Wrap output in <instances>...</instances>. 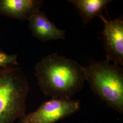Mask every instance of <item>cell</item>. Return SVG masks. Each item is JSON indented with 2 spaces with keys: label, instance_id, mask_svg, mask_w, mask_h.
<instances>
[{
  "label": "cell",
  "instance_id": "obj_1",
  "mask_svg": "<svg viewBox=\"0 0 123 123\" xmlns=\"http://www.w3.org/2000/svg\"><path fill=\"white\" fill-rule=\"evenodd\" d=\"M35 75L42 91L51 98H71L86 81L85 67L56 53L44 57L36 65Z\"/></svg>",
  "mask_w": 123,
  "mask_h": 123
},
{
  "label": "cell",
  "instance_id": "obj_2",
  "mask_svg": "<svg viewBox=\"0 0 123 123\" xmlns=\"http://www.w3.org/2000/svg\"><path fill=\"white\" fill-rule=\"evenodd\" d=\"M29 84L18 66L0 68V123H14L26 114Z\"/></svg>",
  "mask_w": 123,
  "mask_h": 123
},
{
  "label": "cell",
  "instance_id": "obj_3",
  "mask_svg": "<svg viewBox=\"0 0 123 123\" xmlns=\"http://www.w3.org/2000/svg\"><path fill=\"white\" fill-rule=\"evenodd\" d=\"M85 79L91 90L110 108L123 113V69L107 60L85 67Z\"/></svg>",
  "mask_w": 123,
  "mask_h": 123
},
{
  "label": "cell",
  "instance_id": "obj_4",
  "mask_svg": "<svg viewBox=\"0 0 123 123\" xmlns=\"http://www.w3.org/2000/svg\"><path fill=\"white\" fill-rule=\"evenodd\" d=\"M80 107L79 100L52 98L36 110L23 115L18 119V123H56L78 112Z\"/></svg>",
  "mask_w": 123,
  "mask_h": 123
},
{
  "label": "cell",
  "instance_id": "obj_5",
  "mask_svg": "<svg viewBox=\"0 0 123 123\" xmlns=\"http://www.w3.org/2000/svg\"><path fill=\"white\" fill-rule=\"evenodd\" d=\"M104 23L102 36L106 60L114 64L123 65V21L120 19L107 20L100 18Z\"/></svg>",
  "mask_w": 123,
  "mask_h": 123
},
{
  "label": "cell",
  "instance_id": "obj_6",
  "mask_svg": "<svg viewBox=\"0 0 123 123\" xmlns=\"http://www.w3.org/2000/svg\"><path fill=\"white\" fill-rule=\"evenodd\" d=\"M28 21L32 36L41 41L63 39L65 37L66 31L56 26L41 10L34 13Z\"/></svg>",
  "mask_w": 123,
  "mask_h": 123
},
{
  "label": "cell",
  "instance_id": "obj_7",
  "mask_svg": "<svg viewBox=\"0 0 123 123\" xmlns=\"http://www.w3.org/2000/svg\"><path fill=\"white\" fill-rule=\"evenodd\" d=\"M43 4L42 0H0V14L6 17L26 21Z\"/></svg>",
  "mask_w": 123,
  "mask_h": 123
},
{
  "label": "cell",
  "instance_id": "obj_8",
  "mask_svg": "<svg viewBox=\"0 0 123 123\" xmlns=\"http://www.w3.org/2000/svg\"><path fill=\"white\" fill-rule=\"evenodd\" d=\"M69 2L79 10L84 23L90 21L95 17L101 18L102 12L110 0H69Z\"/></svg>",
  "mask_w": 123,
  "mask_h": 123
},
{
  "label": "cell",
  "instance_id": "obj_9",
  "mask_svg": "<svg viewBox=\"0 0 123 123\" xmlns=\"http://www.w3.org/2000/svg\"><path fill=\"white\" fill-rule=\"evenodd\" d=\"M19 65L17 55L8 54L0 50V68L8 66H18Z\"/></svg>",
  "mask_w": 123,
  "mask_h": 123
}]
</instances>
